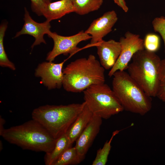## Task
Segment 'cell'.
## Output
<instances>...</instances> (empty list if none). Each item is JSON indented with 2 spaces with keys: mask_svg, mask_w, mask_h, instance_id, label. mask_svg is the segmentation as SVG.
Returning <instances> with one entry per match:
<instances>
[{
  "mask_svg": "<svg viewBox=\"0 0 165 165\" xmlns=\"http://www.w3.org/2000/svg\"><path fill=\"white\" fill-rule=\"evenodd\" d=\"M105 69L93 55L77 59L63 68L62 86L68 92H83L93 85L105 82Z\"/></svg>",
  "mask_w": 165,
  "mask_h": 165,
  "instance_id": "cell-1",
  "label": "cell"
},
{
  "mask_svg": "<svg viewBox=\"0 0 165 165\" xmlns=\"http://www.w3.org/2000/svg\"><path fill=\"white\" fill-rule=\"evenodd\" d=\"M0 135L9 143L23 149L46 153L52 151L57 139L33 119L21 125L5 129Z\"/></svg>",
  "mask_w": 165,
  "mask_h": 165,
  "instance_id": "cell-2",
  "label": "cell"
},
{
  "mask_svg": "<svg viewBox=\"0 0 165 165\" xmlns=\"http://www.w3.org/2000/svg\"><path fill=\"white\" fill-rule=\"evenodd\" d=\"M85 104L46 105L34 109L32 119L39 123L55 139L65 134L82 110Z\"/></svg>",
  "mask_w": 165,
  "mask_h": 165,
  "instance_id": "cell-3",
  "label": "cell"
},
{
  "mask_svg": "<svg viewBox=\"0 0 165 165\" xmlns=\"http://www.w3.org/2000/svg\"><path fill=\"white\" fill-rule=\"evenodd\" d=\"M112 90L124 110L144 115L152 107L151 97L124 71L113 75Z\"/></svg>",
  "mask_w": 165,
  "mask_h": 165,
  "instance_id": "cell-4",
  "label": "cell"
},
{
  "mask_svg": "<svg viewBox=\"0 0 165 165\" xmlns=\"http://www.w3.org/2000/svg\"><path fill=\"white\" fill-rule=\"evenodd\" d=\"M132 59L128 73L148 96L156 97L160 81V57L155 52L144 49L136 52Z\"/></svg>",
  "mask_w": 165,
  "mask_h": 165,
  "instance_id": "cell-5",
  "label": "cell"
},
{
  "mask_svg": "<svg viewBox=\"0 0 165 165\" xmlns=\"http://www.w3.org/2000/svg\"><path fill=\"white\" fill-rule=\"evenodd\" d=\"M83 92L89 109L102 119H108L124 110L113 90L105 83L93 85Z\"/></svg>",
  "mask_w": 165,
  "mask_h": 165,
  "instance_id": "cell-6",
  "label": "cell"
},
{
  "mask_svg": "<svg viewBox=\"0 0 165 165\" xmlns=\"http://www.w3.org/2000/svg\"><path fill=\"white\" fill-rule=\"evenodd\" d=\"M47 35L53 39L54 42L53 48L46 58V60L49 61H53L57 56L62 54H73L79 50L80 48L77 47L79 43L91 38L90 35L83 31L68 36H61L51 31Z\"/></svg>",
  "mask_w": 165,
  "mask_h": 165,
  "instance_id": "cell-7",
  "label": "cell"
},
{
  "mask_svg": "<svg viewBox=\"0 0 165 165\" xmlns=\"http://www.w3.org/2000/svg\"><path fill=\"white\" fill-rule=\"evenodd\" d=\"M119 42L121 45V51L115 64L111 69L108 75L113 76L118 71L127 69L129 62L134 54L138 51L145 49L144 40L139 35L127 32L124 37H121Z\"/></svg>",
  "mask_w": 165,
  "mask_h": 165,
  "instance_id": "cell-8",
  "label": "cell"
},
{
  "mask_svg": "<svg viewBox=\"0 0 165 165\" xmlns=\"http://www.w3.org/2000/svg\"><path fill=\"white\" fill-rule=\"evenodd\" d=\"M64 62L48 61L39 64L35 70V75L41 78L42 83L48 90L60 89L62 86Z\"/></svg>",
  "mask_w": 165,
  "mask_h": 165,
  "instance_id": "cell-9",
  "label": "cell"
},
{
  "mask_svg": "<svg viewBox=\"0 0 165 165\" xmlns=\"http://www.w3.org/2000/svg\"><path fill=\"white\" fill-rule=\"evenodd\" d=\"M118 19L116 13L113 10L94 20L85 31L91 36L90 45L96 46L103 41V38L112 31Z\"/></svg>",
  "mask_w": 165,
  "mask_h": 165,
  "instance_id": "cell-10",
  "label": "cell"
},
{
  "mask_svg": "<svg viewBox=\"0 0 165 165\" xmlns=\"http://www.w3.org/2000/svg\"><path fill=\"white\" fill-rule=\"evenodd\" d=\"M24 10V24L22 29L16 33L14 37L24 34L32 36L35 38V41L31 45L32 49L41 43L46 44L44 35L45 34H47L50 31V22L46 20L43 23L37 22L32 18L26 8H25Z\"/></svg>",
  "mask_w": 165,
  "mask_h": 165,
  "instance_id": "cell-11",
  "label": "cell"
},
{
  "mask_svg": "<svg viewBox=\"0 0 165 165\" xmlns=\"http://www.w3.org/2000/svg\"><path fill=\"white\" fill-rule=\"evenodd\" d=\"M102 119L93 115L85 129L76 141L75 146L79 154L83 158L86 154L95 138L99 133Z\"/></svg>",
  "mask_w": 165,
  "mask_h": 165,
  "instance_id": "cell-12",
  "label": "cell"
},
{
  "mask_svg": "<svg viewBox=\"0 0 165 165\" xmlns=\"http://www.w3.org/2000/svg\"><path fill=\"white\" fill-rule=\"evenodd\" d=\"M96 46L102 66L106 69L112 68L116 62L121 51L120 42L113 39L107 41L103 40Z\"/></svg>",
  "mask_w": 165,
  "mask_h": 165,
  "instance_id": "cell-13",
  "label": "cell"
},
{
  "mask_svg": "<svg viewBox=\"0 0 165 165\" xmlns=\"http://www.w3.org/2000/svg\"><path fill=\"white\" fill-rule=\"evenodd\" d=\"M75 11L71 0H61L46 3L43 15L50 22Z\"/></svg>",
  "mask_w": 165,
  "mask_h": 165,
  "instance_id": "cell-14",
  "label": "cell"
},
{
  "mask_svg": "<svg viewBox=\"0 0 165 165\" xmlns=\"http://www.w3.org/2000/svg\"><path fill=\"white\" fill-rule=\"evenodd\" d=\"M93 115L85 103L82 110L66 133L72 144L76 141L86 128Z\"/></svg>",
  "mask_w": 165,
  "mask_h": 165,
  "instance_id": "cell-15",
  "label": "cell"
},
{
  "mask_svg": "<svg viewBox=\"0 0 165 165\" xmlns=\"http://www.w3.org/2000/svg\"><path fill=\"white\" fill-rule=\"evenodd\" d=\"M72 144L66 133L57 139L54 148L48 153H46L44 161L46 165H53L63 152L72 146Z\"/></svg>",
  "mask_w": 165,
  "mask_h": 165,
  "instance_id": "cell-16",
  "label": "cell"
},
{
  "mask_svg": "<svg viewBox=\"0 0 165 165\" xmlns=\"http://www.w3.org/2000/svg\"><path fill=\"white\" fill-rule=\"evenodd\" d=\"M75 12L84 15L98 10L102 5L103 0H71Z\"/></svg>",
  "mask_w": 165,
  "mask_h": 165,
  "instance_id": "cell-17",
  "label": "cell"
},
{
  "mask_svg": "<svg viewBox=\"0 0 165 165\" xmlns=\"http://www.w3.org/2000/svg\"><path fill=\"white\" fill-rule=\"evenodd\" d=\"M84 159L79 154L75 146H71L63 152L53 165L77 164Z\"/></svg>",
  "mask_w": 165,
  "mask_h": 165,
  "instance_id": "cell-18",
  "label": "cell"
},
{
  "mask_svg": "<svg viewBox=\"0 0 165 165\" xmlns=\"http://www.w3.org/2000/svg\"><path fill=\"white\" fill-rule=\"evenodd\" d=\"M122 130H116L114 131L109 140H107L102 148L97 152L95 158L92 163V165H105L108 161V157L111 148V143L114 137Z\"/></svg>",
  "mask_w": 165,
  "mask_h": 165,
  "instance_id": "cell-19",
  "label": "cell"
},
{
  "mask_svg": "<svg viewBox=\"0 0 165 165\" xmlns=\"http://www.w3.org/2000/svg\"><path fill=\"white\" fill-rule=\"evenodd\" d=\"M7 27L6 23H3L0 26V65L15 70V65L9 59L4 47V38Z\"/></svg>",
  "mask_w": 165,
  "mask_h": 165,
  "instance_id": "cell-20",
  "label": "cell"
},
{
  "mask_svg": "<svg viewBox=\"0 0 165 165\" xmlns=\"http://www.w3.org/2000/svg\"><path fill=\"white\" fill-rule=\"evenodd\" d=\"M145 49L148 51L155 52L160 46V39L158 35L153 34H147L144 40Z\"/></svg>",
  "mask_w": 165,
  "mask_h": 165,
  "instance_id": "cell-21",
  "label": "cell"
},
{
  "mask_svg": "<svg viewBox=\"0 0 165 165\" xmlns=\"http://www.w3.org/2000/svg\"><path fill=\"white\" fill-rule=\"evenodd\" d=\"M153 29L159 33L162 37L165 52V17L163 16L155 18L152 22Z\"/></svg>",
  "mask_w": 165,
  "mask_h": 165,
  "instance_id": "cell-22",
  "label": "cell"
},
{
  "mask_svg": "<svg viewBox=\"0 0 165 165\" xmlns=\"http://www.w3.org/2000/svg\"><path fill=\"white\" fill-rule=\"evenodd\" d=\"M31 7L33 12L38 16L43 15L46 3L43 0H30Z\"/></svg>",
  "mask_w": 165,
  "mask_h": 165,
  "instance_id": "cell-23",
  "label": "cell"
},
{
  "mask_svg": "<svg viewBox=\"0 0 165 165\" xmlns=\"http://www.w3.org/2000/svg\"><path fill=\"white\" fill-rule=\"evenodd\" d=\"M156 97L165 102V80L160 81Z\"/></svg>",
  "mask_w": 165,
  "mask_h": 165,
  "instance_id": "cell-24",
  "label": "cell"
},
{
  "mask_svg": "<svg viewBox=\"0 0 165 165\" xmlns=\"http://www.w3.org/2000/svg\"><path fill=\"white\" fill-rule=\"evenodd\" d=\"M159 77L160 81L165 80V59L161 60L159 69Z\"/></svg>",
  "mask_w": 165,
  "mask_h": 165,
  "instance_id": "cell-25",
  "label": "cell"
},
{
  "mask_svg": "<svg viewBox=\"0 0 165 165\" xmlns=\"http://www.w3.org/2000/svg\"><path fill=\"white\" fill-rule=\"evenodd\" d=\"M114 2L122 8L126 13L128 12V8L125 0H113Z\"/></svg>",
  "mask_w": 165,
  "mask_h": 165,
  "instance_id": "cell-26",
  "label": "cell"
},
{
  "mask_svg": "<svg viewBox=\"0 0 165 165\" xmlns=\"http://www.w3.org/2000/svg\"><path fill=\"white\" fill-rule=\"evenodd\" d=\"M5 123V119L0 116V134H1L5 128H4V125Z\"/></svg>",
  "mask_w": 165,
  "mask_h": 165,
  "instance_id": "cell-27",
  "label": "cell"
},
{
  "mask_svg": "<svg viewBox=\"0 0 165 165\" xmlns=\"http://www.w3.org/2000/svg\"><path fill=\"white\" fill-rule=\"evenodd\" d=\"M2 141H0V151H1L2 150V149L3 148H2Z\"/></svg>",
  "mask_w": 165,
  "mask_h": 165,
  "instance_id": "cell-28",
  "label": "cell"
},
{
  "mask_svg": "<svg viewBox=\"0 0 165 165\" xmlns=\"http://www.w3.org/2000/svg\"><path fill=\"white\" fill-rule=\"evenodd\" d=\"M43 1L46 3H48L51 2V0H43Z\"/></svg>",
  "mask_w": 165,
  "mask_h": 165,
  "instance_id": "cell-29",
  "label": "cell"
}]
</instances>
